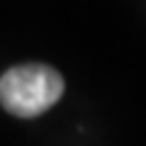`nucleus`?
Returning <instances> with one entry per match:
<instances>
[{"mask_svg": "<svg viewBox=\"0 0 146 146\" xmlns=\"http://www.w3.org/2000/svg\"><path fill=\"white\" fill-rule=\"evenodd\" d=\"M63 95L61 73L42 63L15 66L0 78V105L15 117H36Z\"/></svg>", "mask_w": 146, "mask_h": 146, "instance_id": "obj_1", "label": "nucleus"}]
</instances>
